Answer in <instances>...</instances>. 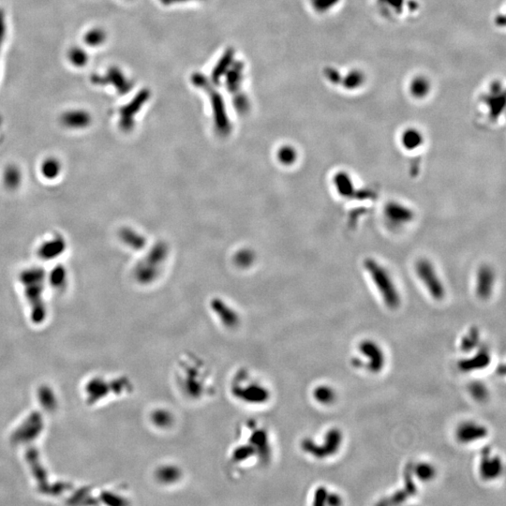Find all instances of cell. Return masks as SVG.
Masks as SVG:
<instances>
[{"instance_id":"e0dca14e","label":"cell","mask_w":506,"mask_h":506,"mask_svg":"<svg viewBox=\"0 0 506 506\" xmlns=\"http://www.w3.org/2000/svg\"><path fill=\"white\" fill-rule=\"evenodd\" d=\"M430 90L429 81L424 77H416L411 82L410 93L415 98H425Z\"/></svg>"},{"instance_id":"4316f807","label":"cell","mask_w":506,"mask_h":506,"mask_svg":"<svg viewBox=\"0 0 506 506\" xmlns=\"http://www.w3.org/2000/svg\"><path fill=\"white\" fill-rule=\"evenodd\" d=\"M342 498L338 494H328L327 500H326V503L327 504H329V505H340V504H342Z\"/></svg>"},{"instance_id":"603a6c76","label":"cell","mask_w":506,"mask_h":506,"mask_svg":"<svg viewBox=\"0 0 506 506\" xmlns=\"http://www.w3.org/2000/svg\"><path fill=\"white\" fill-rule=\"evenodd\" d=\"M67 281V271L65 267L57 265L50 274V281L55 287L63 286Z\"/></svg>"},{"instance_id":"d6986e66","label":"cell","mask_w":506,"mask_h":506,"mask_svg":"<svg viewBox=\"0 0 506 506\" xmlns=\"http://www.w3.org/2000/svg\"><path fill=\"white\" fill-rule=\"evenodd\" d=\"M3 181L8 189H17L22 181V173L18 167L15 165L8 166L3 175Z\"/></svg>"},{"instance_id":"5b68a950","label":"cell","mask_w":506,"mask_h":506,"mask_svg":"<svg viewBox=\"0 0 506 506\" xmlns=\"http://www.w3.org/2000/svg\"><path fill=\"white\" fill-rule=\"evenodd\" d=\"M360 353L366 357L364 366L372 373L382 372L385 365V355L380 345L373 341H363L359 344Z\"/></svg>"},{"instance_id":"30bf717a","label":"cell","mask_w":506,"mask_h":506,"mask_svg":"<svg viewBox=\"0 0 506 506\" xmlns=\"http://www.w3.org/2000/svg\"><path fill=\"white\" fill-rule=\"evenodd\" d=\"M490 362L491 354L489 349L487 346H481L473 357L459 361L458 367L462 372H471L486 368Z\"/></svg>"},{"instance_id":"5bb4252c","label":"cell","mask_w":506,"mask_h":506,"mask_svg":"<svg viewBox=\"0 0 506 506\" xmlns=\"http://www.w3.org/2000/svg\"><path fill=\"white\" fill-rule=\"evenodd\" d=\"M90 116L85 112H69L62 116V123L70 128H83L90 123Z\"/></svg>"},{"instance_id":"44dd1931","label":"cell","mask_w":506,"mask_h":506,"mask_svg":"<svg viewBox=\"0 0 506 506\" xmlns=\"http://www.w3.org/2000/svg\"><path fill=\"white\" fill-rule=\"evenodd\" d=\"M479 341H480L479 331L477 328H471L469 330L468 335L464 336L460 347L464 352H470L475 348L478 347Z\"/></svg>"},{"instance_id":"9c48e42d","label":"cell","mask_w":506,"mask_h":506,"mask_svg":"<svg viewBox=\"0 0 506 506\" xmlns=\"http://www.w3.org/2000/svg\"><path fill=\"white\" fill-rule=\"evenodd\" d=\"M384 216L393 225L407 224L415 218V213L411 208L396 201L389 203L384 208Z\"/></svg>"},{"instance_id":"4fadbf2b","label":"cell","mask_w":506,"mask_h":506,"mask_svg":"<svg viewBox=\"0 0 506 506\" xmlns=\"http://www.w3.org/2000/svg\"><path fill=\"white\" fill-rule=\"evenodd\" d=\"M401 144L406 150L414 151L424 144V136L416 128H407L401 135Z\"/></svg>"},{"instance_id":"6da1fadb","label":"cell","mask_w":506,"mask_h":506,"mask_svg":"<svg viewBox=\"0 0 506 506\" xmlns=\"http://www.w3.org/2000/svg\"><path fill=\"white\" fill-rule=\"evenodd\" d=\"M364 267L372 278V282L376 287L385 306L391 310L397 309L401 302L400 294L388 270L373 258H367L365 260Z\"/></svg>"},{"instance_id":"8fae6325","label":"cell","mask_w":506,"mask_h":506,"mask_svg":"<svg viewBox=\"0 0 506 506\" xmlns=\"http://www.w3.org/2000/svg\"><path fill=\"white\" fill-rule=\"evenodd\" d=\"M65 249H66L65 239L62 238L61 235H55L54 238L43 242V244L40 246L38 253L39 256L44 261H50L61 255Z\"/></svg>"},{"instance_id":"cb8c5ba5","label":"cell","mask_w":506,"mask_h":506,"mask_svg":"<svg viewBox=\"0 0 506 506\" xmlns=\"http://www.w3.org/2000/svg\"><path fill=\"white\" fill-rule=\"evenodd\" d=\"M469 392L474 398L478 401L486 400L488 396V388L485 384L479 382H475L469 385Z\"/></svg>"},{"instance_id":"7402d4cb","label":"cell","mask_w":506,"mask_h":506,"mask_svg":"<svg viewBox=\"0 0 506 506\" xmlns=\"http://www.w3.org/2000/svg\"><path fill=\"white\" fill-rule=\"evenodd\" d=\"M152 419L153 423L161 428L170 427V425L173 423V416L169 412L165 410L155 411L153 413Z\"/></svg>"},{"instance_id":"ac0fdd59","label":"cell","mask_w":506,"mask_h":506,"mask_svg":"<svg viewBox=\"0 0 506 506\" xmlns=\"http://www.w3.org/2000/svg\"><path fill=\"white\" fill-rule=\"evenodd\" d=\"M414 476L422 482H429L433 480L436 476L437 470L432 464L427 462H420L413 467Z\"/></svg>"},{"instance_id":"d4e9b609","label":"cell","mask_w":506,"mask_h":506,"mask_svg":"<svg viewBox=\"0 0 506 506\" xmlns=\"http://www.w3.org/2000/svg\"><path fill=\"white\" fill-rule=\"evenodd\" d=\"M232 51H228L227 54L222 58V63L220 62V65H218L217 68H216V70H215V73L213 74V78L215 81H218L220 77V75L223 74L226 68L228 67V64H230L231 61H232Z\"/></svg>"},{"instance_id":"3957f363","label":"cell","mask_w":506,"mask_h":506,"mask_svg":"<svg viewBox=\"0 0 506 506\" xmlns=\"http://www.w3.org/2000/svg\"><path fill=\"white\" fill-rule=\"evenodd\" d=\"M415 272L434 300L441 301L445 298V285L432 262L426 258H422L415 263Z\"/></svg>"},{"instance_id":"277c9868","label":"cell","mask_w":506,"mask_h":506,"mask_svg":"<svg viewBox=\"0 0 506 506\" xmlns=\"http://www.w3.org/2000/svg\"><path fill=\"white\" fill-rule=\"evenodd\" d=\"M233 395L240 397L248 403L264 402L268 397V390L260 383L255 381L240 380L233 384Z\"/></svg>"},{"instance_id":"ba28073f","label":"cell","mask_w":506,"mask_h":506,"mask_svg":"<svg viewBox=\"0 0 506 506\" xmlns=\"http://www.w3.org/2000/svg\"><path fill=\"white\" fill-rule=\"evenodd\" d=\"M503 471V464L500 457L491 456L489 449H484L482 453L481 461L479 466V473L482 478L486 481L495 480Z\"/></svg>"},{"instance_id":"8992f818","label":"cell","mask_w":506,"mask_h":506,"mask_svg":"<svg viewBox=\"0 0 506 506\" xmlns=\"http://www.w3.org/2000/svg\"><path fill=\"white\" fill-rule=\"evenodd\" d=\"M496 281V273L492 266L488 264L482 265L476 275V294L482 300L490 298L493 293Z\"/></svg>"},{"instance_id":"ffe728a7","label":"cell","mask_w":506,"mask_h":506,"mask_svg":"<svg viewBox=\"0 0 506 506\" xmlns=\"http://www.w3.org/2000/svg\"><path fill=\"white\" fill-rule=\"evenodd\" d=\"M41 171L43 177L47 179H55L59 176L61 172V163L60 161L55 158L50 157L48 159L43 160V164L41 167Z\"/></svg>"},{"instance_id":"9a60e30c","label":"cell","mask_w":506,"mask_h":506,"mask_svg":"<svg viewBox=\"0 0 506 506\" xmlns=\"http://www.w3.org/2000/svg\"><path fill=\"white\" fill-rule=\"evenodd\" d=\"M156 477L161 484H173L181 478V470L174 465H163L157 469Z\"/></svg>"},{"instance_id":"2e32d148","label":"cell","mask_w":506,"mask_h":506,"mask_svg":"<svg viewBox=\"0 0 506 506\" xmlns=\"http://www.w3.org/2000/svg\"><path fill=\"white\" fill-rule=\"evenodd\" d=\"M313 397L322 405H331L335 402L336 394L328 385H320L313 391Z\"/></svg>"},{"instance_id":"7a4b0ae2","label":"cell","mask_w":506,"mask_h":506,"mask_svg":"<svg viewBox=\"0 0 506 506\" xmlns=\"http://www.w3.org/2000/svg\"><path fill=\"white\" fill-rule=\"evenodd\" d=\"M343 435L339 428H331L324 436L322 445H317L313 440L305 439L301 443V448L312 457L319 459L332 457L342 447Z\"/></svg>"},{"instance_id":"52a82bcc","label":"cell","mask_w":506,"mask_h":506,"mask_svg":"<svg viewBox=\"0 0 506 506\" xmlns=\"http://www.w3.org/2000/svg\"><path fill=\"white\" fill-rule=\"evenodd\" d=\"M488 434V428L484 425L471 421H467L461 423L457 427L456 437L460 444L467 445L486 438Z\"/></svg>"},{"instance_id":"7c38bea8","label":"cell","mask_w":506,"mask_h":506,"mask_svg":"<svg viewBox=\"0 0 506 506\" xmlns=\"http://www.w3.org/2000/svg\"><path fill=\"white\" fill-rule=\"evenodd\" d=\"M335 190L343 198H351L355 194L354 181L345 172H339L334 177Z\"/></svg>"},{"instance_id":"484cf974","label":"cell","mask_w":506,"mask_h":506,"mask_svg":"<svg viewBox=\"0 0 506 506\" xmlns=\"http://www.w3.org/2000/svg\"><path fill=\"white\" fill-rule=\"evenodd\" d=\"M327 489L324 488H319L316 492L314 494V502L313 504L315 505H323L326 503L327 496H328Z\"/></svg>"}]
</instances>
